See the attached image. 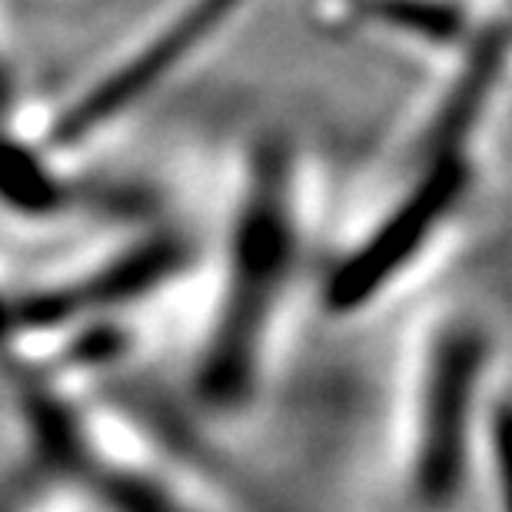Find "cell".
<instances>
[{"instance_id": "5", "label": "cell", "mask_w": 512, "mask_h": 512, "mask_svg": "<svg viewBox=\"0 0 512 512\" xmlns=\"http://www.w3.org/2000/svg\"><path fill=\"white\" fill-rule=\"evenodd\" d=\"M493 459H496V489L499 512H512V406L499 409L493 423Z\"/></svg>"}, {"instance_id": "2", "label": "cell", "mask_w": 512, "mask_h": 512, "mask_svg": "<svg viewBox=\"0 0 512 512\" xmlns=\"http://www.w3.org/2000/svg\"><path fill=\"white\" fill-rule=\"evenodd\" d=\"M466 124H446L426 170L396 207L376 223L373 233L336 266L326 286V303L336 313H356L373 303L396 276H403L419 253L429 247L466 190Z\"/></svg>"}, {"instance_id": "4", "label": "cell", "mask_w": 512, "mask_h": 512, "mask_svg": "<svg viewBox=\"0 0 512 512\" xmlns=\"http://www.w3.org/2000/svg\"><path fill=\"white\" fill-rule=\"evenodd\" d=\"M479 363V340L466 330H449L429 356L413 443L416 483L429 499H443L459 483Z\"/></svg>"}, {"instance_id": "3", "label": "cell", "mask_w": 512, "mask_h": 512, "mask_svg": "<svg viewBox=\"0 0 512 512\" xmlns=\"http://www.w3.org/2000/svg\"><path fill=\"white\" fill-rule=\"evenodd\" d=\"M240 4L243 0H193L190 7H183L160 34L147 37L137 54L110 67V74L100 77V84L90 87L74 104V110L60 117L57 140H84L100 124L140 104L153 87L167 80V74H173L183 60L197 54L203 40L217 34L223 20Z\"/></svg>"}, {"instance_id": "1", "label": "cell", "mask_w": 512, "mask_h": 512, "mask_svg": "<svg viewBox=\"0 0 512 512\" xmlns=\"http://www.w3.org/2000/svg\"><path fill=\"white\" fill-rule=\"evenodd\" d=\"M296 263L293 177L280 153H263L233 223L227 283L203 356V389L223 406L253 393L270 326Z\"/></svg>"}]
</instances>
